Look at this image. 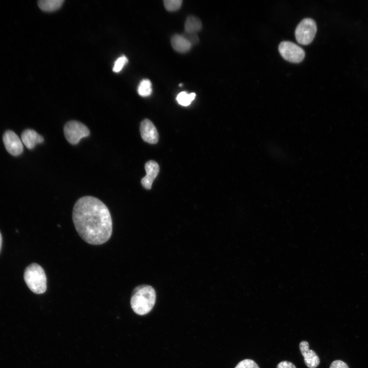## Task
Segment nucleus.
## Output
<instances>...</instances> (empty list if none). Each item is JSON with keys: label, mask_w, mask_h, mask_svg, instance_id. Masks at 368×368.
I'll return each mask as SVG.
<instances>
[{"label": "nucleus", "mask_w": 368, "mask_h": 368, "mask_svg": "<svg viewBox=\"0 0 368 368\" xmlns=\"http://www.w3.org/2000/svg\"><path fill=\"white\" fill-rule=\"evenodd\" d=\"M72 218L76 231L86 242L101 245L110 239L112 232L110 213L97 198L86 196L79 198L74 206Z\"/></svg>", "instance_id": "obj_1"}, {"label": "nucleus", "mask_w": 368, "mask_h": 368, "mask_svg": "<svg viewBox=\"0 0 368 368\" xmlns=\"http://www.w3.org/2000/svg\"><path fill=\"white\" fill-rule=\"evenodd\" d=\"M156 300L154 288L149 285H142L136 287L132 292L130 305L137 314L143 315L151 311Z\"/></svg>", "instance_id": "obj_2"}, {"label": "nucleus", "mask_w": 368, "mask_h": 368, "mask_svg": "<svg viewBox=\"0 0 368 368\" xmlns=\"http://www.w3.org/2000/svg\"><path fill=\"white\" fill-rule=\"evenodd\" d=\"M24 280L29 288L34 293L42 294L47 290V277L42 267L32 263L26 267Z\"/></svg>", "instance_id": "obj_3"}, {"label": "nucleus", "mask_w": 368, "mask_h": 368, "mask_svg": "<svg viewBox=\"0 0 368 368\" xmlns=\"http://www.w3.org/2000/svg\"><path fill=\"white\" fill-rule=\"evenodd\" d=\"M316 31L317 27L314 20L309 18H304L296 28V39L300 44H308L313 40Z\"/></svg>", "instance_id": "obj_4"}, {"label": "nucleus", "mask_w": 368, "mask_h": 368, "mask_svg": "<svg viewBox=\"0 0 368 368\" xmlns=\"http://www.w3.org/2000/svg\"><path fill=\"white\" fill-rule=\"evenodd\" d=\"M63 131L65 137L68 143L76 145L80 140L89 135L88 128L83 123L77 121H70L64 125Z\"/></svg>", "instance_id": "obj_5"}, {"label": "nucleus", "mask_w": 368, "mask_h": 368, "mask_svg": "<svg viewBox=\"0 0 368 368\" xmlns=\"http://www.w3.org/2000/svg\"><path fill=\"white\" fill-rule=\"evenodd\" d=\"M279 51L285 60L293 63L300 62L305 56V51L301 47L289 41L281 42L279 45Z\"/></svg>", "instance_id": "obj_6"}, {"label": "nucleus", "mask_w": 368, "mask_h": 368, "mask_svg": "<svg viewBox=\"0 0 368 368\" xmlns=\"http://www.w3.org/2000/svg\"><path fill=\"white\" fill-rule=\"evenodd\" d=\"M3 141L6 149L10 154L17 156L22 152V141L13 131H6L3 135Z\"/></svg>", "instance_id": "obj_7"}, {"label": "nucleus", "mask_w": 368, "mask_h": 368, "mask_svg": "<svg viewBox=\"0 0 368 368\" xmlns=\"http://www.w3.org/2000/svg\"><path fill=\"white\" fill-rule=\"evenodd\" d=\"M140 132L142 139L150 144H156L158 140V134L156 128L152 122L148 119H145L140 124Z\"/></svg>", "instance_id": "obj_8"}, {"label": "nucleus", "mask_w": 368, "mask_h": 368, "mask_svg": "<svg viewBox=\"0 0 368 368\" xmlns=\"http://www.w3.org/2000/svg\"><path fill=\"white\" fill-rule=\"evenodd\" d=\"M300 350L304 358V362L309 368H315L319 364L320 360L316 353L309 349L307 341H302L300 343Z\"/></svg>", "instance_id": "obj_9"}, {"label": "nucleus", "mask_w": 368, "mask_h": 368, "mask_svg": "<svg viewBox=\"0 0 368 368\" xmlns=\"http://www.w3.org/2000/svg\"><path fill=\"white\" fill-rule=\"evenodd\" d=\"M146 175L141 179V184L146 189L151 188L153 180L158 174L159 168L158 164L153 160L147 162L145 165Z\"/></svg>", "instance_id": "obj_10"}, {"label": "nucleus", "mask_w": 368, "mask_h": 368, "mask_svg": "<svg viewBox=\"0 0 368 368\" xmlns=\"http://www.w3.org/2000/svg\"><path fill=\"white\" fill-rule=\"evenodd\" d=\"M22 144L29 149H32L37 144L43 142V137L33 129H26L21 133Z\"/></svg>", "instance_id": "obj_11"}, {"label": "nucleus", "mask_w": 368, "mask_h": 368, "mask_svg": "<svg viewBox=\"0 0 368 368\" xmlns=\"http://www.w3.org/2000/svg\"><path fill=\"white\" fill-rule=\"evenodd\" d=\"M172 48L179 53H185L189 51L192 45L182 35L175 34L171 39Z\"/></svg>", "instance_id": "obj_12"}, {"label": "nucleus", "mask_w": 368, "mask_h": 368, "mask_svg": "<svg viewBox=\"0 0 368 368\" xmlns=\"http://www.w3.org/2000/svg\"><path fill=\"white\" fill-rule=\"evenodd\" d=\"M202 24L200 19L193 15L189 16L185 23V31L197 33L201 30Z\"/></svg>", "instance_id": "obj_13"}, {"label": "nucleus", "mask_w": 368, "mask_h": 368, "mask_svg": "<svg viewBox=\"0 0 368 368\" xmlns=\"http://www.w3.org/2000/svg\"><path fill=\"white\" fill-rule=\"evenodd\" d=\"M64 0H40L38 5L42 10L51 12L60 8Z\"/></svg>", "instance_id": "obj_14"}, {"label": "nucleus", "mask_w": 368, "mask_h": 368, "mask_svg": "<svg viewBox=\"0 0 368 368\" xmlns=\"http://www.w3.org/2000/svg\"><path fill=\"white\" fill-rule=\"evenodd\" d=\"M152 91L151 82L148 79L142 80L137 87V93L142 97H148Z\"/></svg>", "instance_id": "obj_15"}, {"label": "nucleus", "mask_w": 368, "mask_h": 368, "mask_svg": "<svg viewBox=\"0 0 368 368\" xmlns=\"http://www.w3.org/2000/svg\"><path fill=\"white\" fill-rule=\"evenodd\" d=\"M195 96L196 94L194 93L188 94L186 91H182L177 96L176 100L180 105L187 106L194 100Z\"/></svg>", "instance_id": "obj_16"}, {"label": "nucleus", "mask_w": 368, "mask_h": 368, "mask_svg": "<svg viewBox=\"0 0 368 368\" xmlns=\"http://www.w3.org/2000/svg\"><path fill=\"white\" fill-rule=\"evenodd\" d=\"M181 0H165L164 6L169 11H174L179 9L182 4Z\"/></svg>", "instance_id": "obj_17"}, {"label": "nucleus", "mask_w": 368, "mask_h": 368, "mask_svg": "<svg viewBox=\"0 0 368 368\" xmlns=\"http://www.w3.org/2000/svg\"><path fill=\"white\" fill-rule=\"evenodd\" d=\"M127 62L128 59L125 56L118 57L114 61L112 71L115 73L120 72Z\"/></svg>", "instance_id": "obj_18"}, {"label": "nucleus", "mask_w": 368, "mask_h": 368, "mask_svg": "<svg viewBox=\"0 0 368 368\" xmlns=\"http://www.w3.org/2000/svg\"><path fill=\"white\" fill-rule=\"evenodd\" d=\"M235 368H259V367L254 360L246 359L239 362Z\"/></svg>", "instance_id": "obj_19"}, {"label": "nucleus", "mask_w": 368, "mask_h": 368, "mask_svg": "<svg viewBox=\"0 0 368 368\" xmlns=\"http://www.w3.org/2000/svg\"><path fill=\"white\" fill-rule=\"evenodd\" d=\"M181 35L187 39L192 45L196 44L199 42V38L196 33H191L185 31V32Z\"/></svg>", "instance_id": "obj_20"}, {"label": "nucleus", "mask_w": 368, "mask_h": 368, "mask_svg": "<svg viewBox=\"0 0 368 368\" xmlns=\"http://www.w3.org/2000/svg\"><path fill=\"white\" fill-rule=\"evenodd\" d=\"M330 368H349V367L343 361L340 360H336L332 362Z\"/></svg>", "instance_id": "obj_21"}, {"label": "nucleus", "mask_w": 368, "mask_h": 368, "mask_svg": "<svg viewBox=\"0 0 368 368\" xmlns=\"http://www.w3.org/2000/svg\"><path fill=\"white\" fill-rule=\"evenodd\" d=\"M277 368H296V366L292 362L283 361L278 363Z\"/></svg>", "instance_id": "obj_22"}, {"label": "nucleus", "mask_w": 368, "mask_h": 368, "mask_svg": "<svg viewBox=\"0 0 368 368\" xmlns=\"http://www.w3.org/2000/svg\"><path fill=\"white\" fill-rule=\"evenodd\" d=\"M2 244V235L0 233V251H1V249Z\"/></svg>", "instance_id": "obj_23"}]
</instances>
